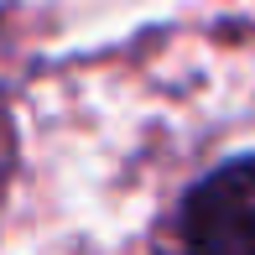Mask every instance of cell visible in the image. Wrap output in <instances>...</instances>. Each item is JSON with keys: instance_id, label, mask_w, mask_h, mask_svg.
<instances>
[{"instance_id": "cell-1", "label": "cell", "mask_w": 255, "mask_h": 255, "mask_svg": "<svg viewBox=\"0 0 255 255\" xmlns=\"http://www.w3.org/2000/svg\"><path fill=\"white\" fill-rule=\"evenodd\" d=\"M188 255H255V156H229L182 203Z\"/></svg>"}]
</instances>
